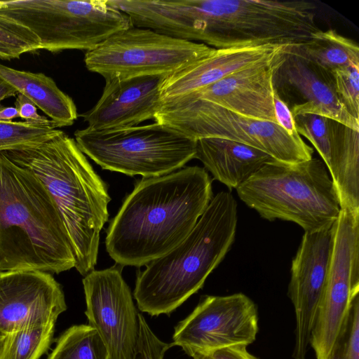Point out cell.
<instances>
[{
    "label": "cell",
    "instance_id": "4",
    "mask_svg": "<svg viewBox=\"0 0 359 359\" xmlns=\"http://www.w3.org/2000/svg\"><path fill=\"white\" fill-rule=\"evenodd\" d=\"M75 266L55 204L31 171L0 153V273H60Z\"/></svg>",
    "mask_w": 359,
    "mask_h": 359
},
{
    "label": "cell",
    "instance_id": "10",
    "mask_svg": "<svg viewBox=\"0 0 359 359\" xmlns=\"http://www.w3.org/2000/svg\"><path fill=\"white\" fill-rule=\"evenodd\" d=\"M204 43L173 38L147 28L120 30L86 51V68L104 79L168 75L212 53Z\"/></svg>",
    "mask_w": 359,
    "mask_h": 359
},
{
    "label": "cell",
    "instance_id": "6",
    "mask_svg": "<svg viewBox=\"0 0 359 359\" xmlns=\"http://www.w3.org/2000/svg\"><path fill=\"white\" fill-rule=\"evenodd\" d=\"M236 191L261 217L296 223L304 232L331 227L340 212L328 169L317 158L296 163L270 161Z\"/></svg>",
    "mask_w": 359,
    "mask_h": 359
},
{
    "label": "cell",
    "instance_id": "21",
    "mask_svg": "<svg viewBox=\"0 0 359 359\" xmlns=\"http://www.w3.org/2000/svg\"><path fill=\"white\" fill-rule=\"evenodd\" d=\"M0 76L18 93L29 98L56 128L72 126L78 118L76 107L53 79L43 73L15 69L0 64Z\"/></svg>",
    "mask_w": 359,
    "mask_h": 359
},
{
    "label": "cell",
    "instance_id": "28",
    "mask_svg": "<svg viewBox=\"0 0 359 359\" xmlns=\"http://www.w3.org/2000/svg\"><path fill=\"white\" fill-rule=\"evenodd\" d=\"M0 43L19 56L41 50L40 41L30 29L3 14H0Z\"/></svg>",
    "mask_w": 359,
    "mask_h": 359
},
{
    "label": "cell",
    "instance_id": "27",
    "mask_svg": "<svg viewBox=\"0 0 359 359\" xmlns=\"http://www.w3.org/2000/svg\"><path fill=\"white\" fill-rule=\"evenodd\" d=\"M326 359H359V294L353 299Z\"/></svg>",
    "mask_w": 359,
    "mask_h": 359
},
{
    "label": "cell",
    "instance_id": "9",
    "mask_svg": "<svg viewBox=\"0 0 359 359\" xmlns=\"http://www.w3.org/2000/svg\"><path fill=\"white\" fill-rule=\"evenodd\" d=\"M156 122L197 140L219 137L257 148L276 161L296 163L311 159L313 149L301 137L290 135L278 124L233 112L205 100L184 97L161 104Z\"/></svg>",
    "mask_w": 359,
    "mask_h": 359
},
{
    "label": "cell",
    "instance_id": "24",
    "mask_svg": "<svg viewBox=\"0 0 359 359\" xmlns=\"http://www.w3.org/2000/svg\"><path fill=\"white\" fill-rule=\"evenodd\" d=\"M55 323L27 326L9 333L2 359H40L52 344Z\"/></svg>",
    "mask_w": 359,
    "mask_h": 359
},
{
    "label": "cell",
    "instance_id": "35",
    "mask_svg": "<svg viewBox=\"0 0 359 359\" xmlns=\"http://www.w3.org/2000/svg\"><path fill=\"white\" fill-rule=\"evenodd\" d=\"M18 117L19 114L15 107H4L0 104V121H12Z\"/></svg>",
    "mask_w": 359,
    "mask_h": 359
},
{
    "label": "cell",
    "instance_id": "14",
    "mask_svg": "<svg viewBox=\"0 0 359 359\" xmlns=\"http://www.w3.org/2000/svg\"><path fill=\"white\" fill-rule=\"evenodd\" d=\"M334 243L333 225L304 232L291 264L288 294L295 320L294 359H306L312 329L326 284Z\"/></svg>",
    "mask_w": 359,
    "mask_h": 359
},
{
    "label": "cell",
    "instance_id": "5",
    "mask_svg": "<svg viewBox=\"0 0 359 359\" xmlns=\"http://www.w3.org/2000/svg\"><path fill=\"white\" fill-rule=\"evenodd\" d=\"M237 220L232 194L217 193L189 234L138 273L133 292L138 309L151 316L168 315L199 290L230 250Z\"/></svg>",
    "mask_w": 359,
    "mask_h": 359
},
{
    "label": "cell",
    "instance_id": "17",
    "mask_svg": "<svg viewBox=\"0 0 359 359\" xmlns=\"http://www.w3.org/2000/svg\"><path fill=\"white\" fill-rule=\"evenodd\" d=\"M292 47L263 45L215 49L199 60L166 75L161 83V104L170 103L196 93L224 77L246 67L286 56Z\"/></svg>",
    "mask_w": 359,
    "mask_h": 359
},
{
    "label": "cell",
    "instance_id": "22",
    "mask_svg": "<svg viewBox=\"0 0 359 359\" xmlns=\"http://www.w3.org/2000/svg\"><path fill=\"white\" fill-rule=\"evenodd\" d=\"M292 51L319 69L330 73L348 66H359V47L334 29L319 30Z\"/></svg>",
    "mask_w": 359,
    "mask_h": 359
},
{
    "label": "cell",
    "instance_id": "38",
    "mask_svg": "<svg viewBox=\"0 0 359 359\" xmlns=\"http://www.w3.org/2000/svg\"><path fill=\"white\" fill-rule=\"evenodd\" d=\"M194 359H206V358H205L204 357H202V356H198V357L194 358Z\"/></svg>",
    "mask_w": 359,
    "mask_h": 359
},
{
    "label": "cell",
    "instance_id": "11",
    "mask_svg": "<svg viewBox=\"0 0 359 359\" xmlns=\"http://www.w3.org/2000/svg\"><path fill=\"white\" fill-rule=\"evenodd\" d=\"M333 229L330 267L310 339L317 359L327 358L359 294V211L340 209Z\"/></svg>",
    "mask_w": 359,
    "mask_h": 359
},
{
    "label": "cell",
    "instance_id": "19",
    "mask_svg": "<svg viewBox=\"0 0 359 359\" xmlns=\"http://www.w3.org/2000/svg\"><path fill=\"white\" fill-rule=\"evenodd\" d=\"M277 72L304 100L292 107V116L317 114L359 131V120L351 116L338 99L330 73L299 57L292 48Z\"/></svg>",
    "mask_w": 359,
    "mask_h": 359
},
{
    "label": "cell",
    "instance_id": "8",
    "mask_svg": "<svg viewBox=\"0 0 359 359\" xmlns=\"http://www.w3.org/2000/svg\"><path fill=\"white\" fill-rule=\"evenodd\" d=\"M0 14L30 29L41 50L94 49L113 34L132 25L129 17L109 0L0 1Z\"/></svg>",
    "mask_w": 359,
    "mask_h": 359
},
{
    "label": "cell",
    "instance_id": "3",
    "mask_svg": "<svg viewBox=\"0 0 359 359\" xmlns=\"http://www.w3.org/2000/svg\"><path fill=\"white\" fill-rule=\"evenodd\" d=\"M1 153L34 173L48 191L71 242L76 270L83 276L95 270L111 198L75 140L61 131L41 144Z\"/></svg>",
    "mask_w": 359,
    "mask_h": 359
},
{
    "label": "cell",
    "instance_id": "12",
    "mask_svg": "<svg viewBox=\"0 0 359 359\" xmlns=\"http://www.w3.org/2000/svg\"><path fill=\"white\" fill-rule=\"evenodd\" d=\"M258 330L257 309L248 296L208 295L175 326L171 344L194 358L236 344L248 346Z\"/></svg>",
    "mask_w": 359,
    "mask_h": 359
},
{
    "label": "cell",
    "instance_id": "18",
    "mask_svg": "<svg viewBox=\"0 0 359 359\" xmlns=\"http://www.w3.org/2000/svg\"><path fill=\"white\" fill-rule=\"evenodd\" d=\"M287 55L235 72L185 97L205 100L248 117L277 123L275 75Z\"/></svg>",
    "mask_w": 359,
    "mask_h": 359
},
{
    "label": "cell",
    "instance_id": "37",
    "mask_svg": "<svg viewBox=\"0 0 359 359\" xmlns=\"http://www.w3.org/2000/svg\"><path fill=\"white\" fill-rule=\"evenodd\" d=\"M8 334L0 330V359H2L3 354L6 346Z\"/></svg>",
    "mask_w": 359,
    "mask_h": 359
},
{
    "label": "cell",
    "instance_id": "29",
    "mask_svg": "<svg viewBox=\"0 0 359 359\" xmlns=\"http://www.w3.org/2000/svg\"><path fill=\"white\" fill-rule=\"evenodd\" d=\"M330 74L338 99L348 113L359 120V66L335 69Z\"/></svg>",
    "mask_w": 359,
    "mask_h": 359
},
{
    "label": "cell",
    "instance_id": "2",
    "mask_svg": "<svg viewBox=\"0 0 359 359\" xmlns=\"http://www.w3.org/2000/svg\"><path fill=\"white\" fill-rule=\"evenodd\" d=\"M212 181L196 165L137 181L107 229L109 256L121 266H141L173 249L211 201Z\"/></svg>",
    "mask_w": 359,
    "mask_h": 359
},
{
    "label": "cell",
    "instance_id": "34",
    "mask_svg": "<svg viewBox=\"0 0 359 359\" xmlns=\"http://www.w3.org/2000/svg\"><path fill=\"white\" fill-rule=\"evenodd\" d=\"M18 91L0 76V102L4 99L18 95Z\"/></svg>",
    "mask_w": 359,
    "mask_h": 359
},
{
    "label": "cell",
    "instance_id": "31",
    "mask_svg": "<svg viewBox=\"0 0 359 359\" xmlns=\"http://www.w3.org/2000/svg\"><path fill=\"white\" fill-rule=\"evenodd\" d=\"M15 105L18 111L19 118L24 119L25 122L57 128L50 120L37 113L36 106L25 95L18 93Z\"/></svg>",
    "mask_w": 359,
    "mask_h": 359
},
{
    "label": "cell",
    "instance_id": "30",
    "mask_svg": "<svg viewBox=\"0 0 359 359\" xmlns=\"http://www.w3.org/2000/svg\"><path fill=\"white\" fill-rule=\"evenodd\" d=\"M139 332L131 359H163L166 351L172 346L153 332L143 315L138 313Z\"/></svg>",
    "mask_w": 359,
    "mask_h": 359
},
{
    "label": "cell",
    "instance_id": "25",
    "mask_svg": "<svg viewBox=\"0 0 359 359\" xmlns=\"http://www.w3.org/2000/svg\"><path fill=\"white\" fill-rule=\"evenodd\" d=\"M293 118L299 135H303L313 144L330 172L334 144L341 123L312 114L295 115Z\"/></svg>",
    "mask_w": 359,
    "mask_h": 359
},
{
    "label": "cell",
    "instance_id": "1",
    "mask_svg": "<svg viewBox=\"0 0 359 359\" xmlns=\"http://www.w3.org/2000/svg\"><path fill=\"white\" fill-rule=\"evenodd\" d=\"M315 9L303 0H157L151 25L158 33L215 49L297 48L320 30Z\"/></svg>",
    "mask_w": 359,
    "mask_h": 359
},
{
    "label": "cell",
    "instance_id": "7",
    "mask_svg": "<svg viewBox=\"0 0 359 359\" xmlns=\"http://www.w3.org/2000/svg\"><path fill=\"white\" fill-rule=\"evenodd\" d=\"M74 136L81 151L102 169L130 176H162L195 158V140L156 121L112 130L86 127Z\"/></svg>",
    "mask_w": 359,
    "mask_h": 359
},
{
    "label": "cell",
    "instance_id": "16",
    "mask_svg": "<svg viewBox=\"0 0 359 359\" xmlns=\"http://www.w3.org/2000/svg\"><path fill=\"white\" fill-rule=\"evenodd\" d=\"M165 76L106 79L99 100L80 116L95 130L129 128L154 119L161 104L160 89Z\"/></svg>",
    "mask_w": 359,
    "mask_h": 359
},
{
    "label": "cell",
    "instance_id": "33",
    "mask_svg": "<svg viewBox=\"0 0 359 359\" xmlns=\"http://www.w3.org/2000/svg\"><path fill=\"white\" fill-rule=\"evenodd\" d=\"M247 346L245 344H236L198 356L206 359H258L248 351Z\"/></svg>",
    "mask_w": 359,
    "mask_h": 359
},
{
    "label": "cell",
    "instance_id": "32",
    "mask_svg": "<svg viewBox=\"0 0 359 359\" xmlns=\"http://www.w3.org/2000/svg\"><path fill=\"white\" fill-rule=\"evenodd\" d=\"M273 104L277 123L290 135L294 137H301L295 128L291 110L287 104L281 99L276 88L273 94Z\"/></svg>",
    "mask_w": 359,
    "mask_h": 359
},
{
    "label": "cell",
    "instance_id": "15",
    "mask_svg": "<svg viewBox=\"0 0 359 359\" xmlns=\"http://www.w3.org/2000/svg\"><path fill=\"white\" fill-rule=\"evenodd\" d=\"M61 285L53 274L40 271L0 273V330L56 323L67 310Z\"/></svg>",
    "mask_w": 359,
    "mask_h": 359
},
{
    "label": "cell",
    "instance_id": "13",
    "mask_svg": "<svg viewBox=\"0 0 359 359\" xmlns=\"http://www.w3.org/2000/svg\"><path fill=\"white\" fill-rule=\"evenodd\" d=\"M82 283L88 325L99 334L109 359H131L139 332L138 313L121 267L93 270Z\"/></svg>",
    "mask_w": 359,
    "mask_h": 359
},
{
    "label": "cell",
    "instance_id": "36",
    "mask_svg": "<svg viewBox=\"0 0 359 359\" xmlns=\"http://www.w3.org/2000/svg\"><path fill=\"white\" fill-rule=\"evenodd\" d=\"M19 57L20 56L15 52L0 43V59L11 60L12 59H16Z\"/></svg>",
    "mask_w": 359,
    "mask_h": 359
},
{
    "label": "cell",
    "instance_id": "26",
    "mask_svg": "<svg viewBox=\"0 0 359 359\" xmlns=\"http://www.w3.org/2000/svg\"><path fill=\"white\" fill-rule=\"evenodd\" d=\"M61 131L25 121H0V153L41 144Z\"/></svg>",
    "mask_w": 359,
    "mask_h": 359
},
{
    "label": "cell",
    "instance_id": "20",
    "mask_svg": "<svg viewBox=\"0 0 359 359\" xmlns=\"http://www.w3.org/2000/svg\"><path fill=\"white\" fill-rule=\"evenodd\" d=\"M195 158L202 162L214 180L229 189H236L264 163L274 159L257 148L219 137L196 140Z\"/></svg>",
    "mask_w": 359,
    "mask_h": 359
},
{
    "label": "cell",
    "instance_id": "23",
    "mask_svg": "<svg viewBox=\"0 0 359 359\" xmlns=\"http://www.w3.org/2000/svg\"><path fill=\"white\" fill-rule=\"evenodd\" d=\"M47 359H109V356L97 331L82 324L67 329Z\"/></svg>",
    "mask_w": 359,
    "mask_h": 359
}]
</instances>
